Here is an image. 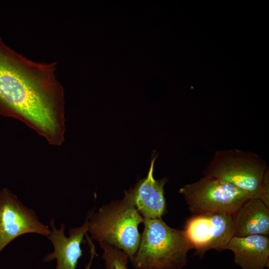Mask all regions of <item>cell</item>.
Masks as SVG:
<instances>
[{"label":"cell","instance_id":"cell-1","mask_svg":"<svg viewBox=\"0 0 269 269\" xmlns=\"http://www.w3.org/2000/svg\"><path fill=\"white\" fill-rule=\"evenodd\" d=\"M56 67V62L27 58L0 37V111L30 123L46 135H54L63 110Z\"/></svg>","mask_w":269,"mask_h":269},{"label":"cell","instance_id":"cell-2","mask_svg":"<svg viewBox=\"0 0 269 269\" xmlns=\"http://www.w3.org/2000/svg\"><path fill=\"white\" fill-rule=\"evenodd\" d=\"M88 215L87 232L91 238L123 251L132 261L140 242L138 226L144 219L128 191H124L123 198L105 204Z\"/></svg>","mask_w":269,"mask_h":269},{"label":"cell","instance_id":"cell-3","mask_svg":"<svg viewBox=\"0 0 269 269\" xmlns=\"http://www.w3.org/2000/svg\"><path fill=\"white\" fill-rule=\"evenodd\" d=\"M137 250L131 261L134 269H181L192 249L184 230L169 226L161 218L144 219Z\"/></svg>","mask_w":269,"mask_h":269},{"label":"cell","instance_id":"cell-4","mask_svg":"<svg viewBox=\"0 0 269 269\" xmlns=\"http://www.w3.org/2000/svg\"><path fill=\"white\" fill-rule=\"evenodd\" d=\"M268 167L257 154L237 149L216 151L204 171L205 176L229 182L260 199Z\"/></svg>","mask_w":269,"mask_h":269},{"label":"cell","instance_id":"cell-5","mask_svg":"<svg viewBox=\"0 0 269 269\" xmlns=\"http://www.w3.org/2000/svg\"><path fill=\"white\" fill-rule=\"evenodd\" d=\"M179 192L193 215L209 213L233 215L252 198L248 193L229 182L205 176L184 185Z\"/></svg>","mask_w":269,"mask_h":269},{"label":"cell","instance_id":"cell-6","mask_svg":"<svg viewBox=\"0 0 269 269\" xmlns=\"http://www.w3.org/2000/svg\"><path fill=\"white\" fill-rule=\"evenodd\" d=\"M26 233L48 237L51 230L39 220L34 210L3 188L0 191V252L12 241Z\"/></svg>","mask_w":269,"mask_h":269},{"label":"cell","instance_id":"cell-7","mask_svg":"<svg viewBox=\"0 0 269 269\" xmlns=\"http://www.w3.org/2000/svg\"><path fill=\"white\" fill-rule=\"evenodd\" d=\"M184 231L196 255L203 257L211 249L222 251L234 236L233 215L225 213L193 215L187 220Z\"/></svg>","mask_w":269,"mask_h":269},{"label":"cell","instance_id":"cell-8","mask_svg":"<svg viewBox=\"0 0 269 269\" xmlns=\"http://www.w3.org/2000/svg\"><path fill=\"white\" fill-rule=\"evenodd\" d=\"M89 215L84 224L79 227L69 230V237L65 235V225L61 223L59 229L54 224V220L50 221V234L47 237L51 242L54 251L46 255L43 261L45 263L56 260L55 269H76L79 259L83 255L81 245L85 241L84 237L87 233Z\"/></svg>","mask_w":269,"mask_h":269},{"label":"cell","instance_id":"cell-9","mask_svg":"<svg viewBox=\"0 0 269 269\" xmlns=\"http://www.w3.org/2000/svg\"><path fill=\"white\" fill-rule=\"evenodd\" d=\"M157 154L151 159L147 176L127 190L139 213L143 219L161 218L166 212L164 185L167 179H155L154 164Z\"/></svg>","mask_w":269,"mask_h":269},{"label":"cell","instance_id":"cell-10","mask_svg":"<svg viewBox=\"0 0 269 269\" xmlns=\"http://www.w3.org/2000/svg\"><path fill=\"white\" fill-rule=\"evenodd\" d=\"M225 250L233 252L234 262L241 269H265L269 266V239L267 236H233Z\"/></svg>","mask_w":269,"mask_h":269},{"label":"cell","instance_id":"cell-11","mask_svg":"<svg viewBox=\"0 0 269 269\" xmlns=\"http://www.w3.org/2000/svg\"><path fill=\"white\" fill-rule=\"evenodd\" d=\"M233 221L234 236L269 235V207L259 199L245 202L233 215Z\"/></svg>","mask_w":269,"mask_h":269},{"label":"cell","instance_id":"cell-12","mask_svg":"<svg viewBox=\"0 0 269 269\" xmlns=\"http://www.w3.org/2000/svg\"><path fill=\"white\" fill-rule=\"evenodd\" d=\"M103 250L102 256L106 269H128V255L123 251L104 243H99Z\"/></svg>","mask_w":269,"mask_h":269},{"label":"cell","instance_id":"cell-13","mask_svg":"<svg viewBox=\"0 0 269 269\" xmlns=\"http://www.w3.org/2000/svg\"><path fill=\"white\" fill-rule=\"evenodd\" d=\"M90 253H91L90 260L89 264L86 266V269H90L92 261L93 260V258L94 257V256H95L96 254L95 251H91Z\"/></svg>","mask_w":269,"mask_h":269}]
</instances>
